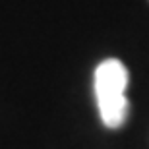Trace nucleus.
I'll use <instances>...</instances> for the list:
<instances>
[{
    "label": "nucleus",
    "instance_id": "obj_1",
    "mask_svg": "<svg viewBox=\"0 0 149 149\" xmlns=\"http://www.w3.org/2000/svg\"><path fill=\"white\" fill-rule=\"evenodd\" d=\"M128 70L120 60H103L95 70V97L107 128H120L128 116Z\"/></svg>",
    "mask_w": 149,
    "mask_h": 149
}]
</instances>
